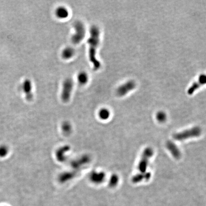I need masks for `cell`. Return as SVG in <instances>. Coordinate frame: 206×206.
Masks as SVG:
<instances>
[{"instance_id":"cell-10","label":"cell","mask_w":206,"mask_h":206,"mask_svg":"<svg viewBox=\"0 0 206 206\" xmlns=\"http://www.w3.org/2000/svg\"><path fill=\"white\" fill-rule=\"evenodd\" d=\"M151 176V175L150 172H146L144 173H141L135 175V176L133 177L132 178V181L135 183H136L140 182L143 180H148L150 178Z\"/></svg>"},{"instance_id":"cell-16","label":"cell","mask_w":206,"mask_h":206,"mask_svg":"<svg viewBox=\"0 0 206 206\" xmlns=\"http://www.w3.org/2000/svg\"><path fill=\"white\" fill-rule=\"evenodd\" d=\"M100 116L103 119H106L109 115V112L106 109H103L100 110L99 113Z\"/></svg>"},{"instance_id":"cell-13","label":"cell","mask_w":206,"mask_h":206,"mask_svg":"<svg viewBox=\"0 0 206 206\" xmlns=\"http://www.w3.org/2000/svg\"><path fill=\"white\" fill-rule=\"evenodd\" d=\"M89 79L88 75L84 71L81 72L77 76V80L80 85H85L88 82Z\"/></svg>"},{"instance_id":"cell-7","label":"cell","mask_w":206,"mask_h":206,"mask_svg":"<svg viewBox=\"0 0 206 206\" xmlns=\"http://www.w3.org/2000/svg\"><path fill=\"white\" fill-rule=\"evenodd\" d=\"M166 147L172 155L176 159L180 158L181 152L176 145L171 141H168L166 143Z\"/></svg>"},{"instance_id":"cell-11","label":"cell","mask_w":206,"mask_h":206,"mask_svg":"<svg viewBox=\"0 0 206 206\" xmlns=\"http://www.w3.org/2000/svg\"><path fill=\"white\" fill-rule=\"evenodd\" d=\"M75 54V50L71 47L65 48L62 51V56L64 59L68 60L73 57Z\"/></svg>"},{"instance_id":"cell-14","label":"cell","mask_w":206,"mask_h":206,"mask_svg":"<svg viewBox=\"0 0 206 206\" xmlns=\"http://www.w3.org/2000/svg\"><path fill=\"white\" fill-rule=\"evenodd\" d=\"M9 148L6 145H3L0 146V157L4 158L7 155L9 152Z\"/></svg>"},{"instance_id":"cell-4","label":"cell","mask_w":206,"mask_h":206,"mask_svg":"<svg viewBox=\"0 0 206 206\" xmlns=\"http://www.w3.org/2000/svg\"><path fill=\"white\" fill-rule=\"evenodd\" d=\"M154 151L151 148H147L143 151L138 166V169L142 173H144L147 172L149 159L152 157Z\"/></svg>"},{"instance_id":"cell-6","label":"cell","mask_w":206,"mask_h":206,"mask_svg":"<svg viewBox=\"0 0 206 206\" xmlns=\"http://www.w3.org/2000/svg\"><path fill=\"white\" fill-rule=\"evenodd\" d=\"M135 83L133 81H129L121 85L116 90V94L119 96H124L135 88Z\"/></svg>"},{"instance_id":"cell-9","label":"cell","mask_w":206,"mask_h":206,"mask_svg":"<svg viewBox=\"0 0 206 206\" xmlns=\"http://www.w3.org/2000/svg\"><path fill=\"white\" fill-rule=\"evenodd\" d=\"M55 14L58 19H66L69 16V11L66 8L62 6L56 8L55 11Z\"/></svg>"},{"instance_id":"cell-12","label":"cell","mask_w":206,"mask_h":206,"mask_svg":"<svg viewBox=\"0 0 206 206\" xmlns=\"http://www.w3.org/2000/svg\"><path fill=\"white\" fill-rule=\"evenodd\" d=\"M32 83L29 80H27L24 83V91L26 95L28 100L32 99L33 95L32 93Z\"/></svg>"},{"instance_id":"cell-15","label":"cell","mask_w":206,"mask_h":206,"mask_svg":"<svg viewBox=\"0 0 206 206\" xmlns=\"http://www.w3.org/2000/svg\"><path fill=\"white\" fill-rule=\"evenodd\" d=\"M157 120H158V121L160 123H164L166 121L167 119V115L166 113L163 111H160L157 114Z\"/></svg>"},{"instance_id":"cell-8","label":"cell","mask_w":206,"mask_h":206,"mask_svg":"<svg viewBox=\"0 0 206 206\" xmlns=\"http://www.w3.org/2000/svg\"><path fill=\"white\" fill-rule=\"evenodd\" d=\"M205 84H206V75H201L199 77L198 82L194 83L193 85H192V86L190 87V88L188 89V94L189 95H191L200 86L205 85Z\"/></svg>"},{"instance_id":"cell-5","label":"cell","mask_w":206,"mask_h":206,"mask_svg":"<svg viewBox=\"0 0 206 206\" xmlns=\"http://www.w3.org/2000/svg\"><path fill=\"white\" fill-rule=\"evenodd\" d=\"M74 83L71 78H67L63 81L62 87L61 98L63 102H66L69 100L73 89Z\"/></svg>"},{"instance_id":"cell-2","label":"cell","mask_w":206,"mask_h":206,"mask_svg":"<svg viewBox=\"0 0 206 206\" xmlns=\"http://www.w3.org/2000/svg\"><path fill=\"white\" fill-rule=\"evenodd\" d=\"M73 27L75 33L71 37V41L73 44H79L85 38L86 29L83 23L79 21L75 22Z\"/></svg>"},{"instance_id":"cell-1","label":"cell","mask_w":206,"mask_h":206,"mask_svg":"<svg viewBox=\"0 0 206 206\" xmlns=\"http://www.w3.org/2000/svg\"><path fill=\"white\" fill-rule=\"evenodd\" d=\"M100 31L97 26H93L90 29V36L87 40L89 45V58L95 70L100 69L101 65L96 58V51L100 43Z\"/></svg>"},{"instance_id":"cell-3","label":"cell","mask_w":206,"mask_h":206,"mask_svg":"<svg viewBox=\"0 0 206 206\" xmlns=\"http://www.w3.org/2000/svg\"><path fill=\"white\" fill-rule=\"evenodd\" d=\"M201 133L200 128L198 127H194L190 129L174 134L173 138L176 140H185L190 138L199 137L201 135Z\"/></svg>"}]
</instances>
